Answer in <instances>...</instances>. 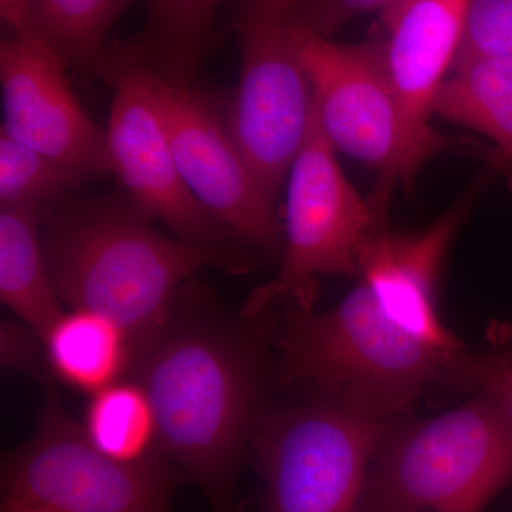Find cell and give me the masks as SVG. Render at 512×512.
Returning a JSON list of instances; mask_svg holds the SVG:
<instances>
[{"mask_svg": "<svg viewBox=\"0 0 512 512\" xmlns=\"http://www.w3.org/2000/svg\"><path fill=\"white\" fill-rule=\"evenodd\" d=\"M434 113L490 138L497 147L495 161L512 167V62L457 60Z\"/></svg>", "mask_w": 512, "mask_h": 512, "instance_id": "17", "label": "cell"}, {"mask_svg": "<svg viewBox=\"0 0 512 512\" xmlns=\"http://www.w3.org/2000/svg\"><path fill=\"white\" fill-rule=\"evenodd\" d=\"M493 346L512 350V323H497L488 332Z\"/></svg>", "mask_w": 512, "mask_h": 512, "instance_id": "26", "label": "cell"}, {"mask_svg": "<svg viewBox=\"0 0 512 512\" xmlns=\"http://www.w3.org/2000/svg\"><path fill=\"white\" fill-rule=\"evenodd\" d=\"M87 178L0 130V208H23L45 217L50 204ZM43 220V218H42Z\"/></svg>", "mask_w": 512, "mask_h": 512, "instance_id": "20", "label": "cell"}, {"mask_svg": "<svg viewBox=\"0 0 512 512\" xmlns=\"http://www.w3.org/2000/svg\"><path fill=\"white\" fill-rule=\"evenodd\" d=\"M97 73L114 90L104 133L111 171L127 197L177 238L235 248L234 235L212 218L185 185L144 67L121 45H113L107 47Z\"/></svg>", "mask_w": 512, "mask_h": 512, "instance_id": "9", "label": "cell"}, {"mask_svg": "<svg viewBox=\"0 0 512 512\" xmlns=\"http://www.w3.org/2000/svg\"><path fill=\"white\" fill-rule=\"evenodd\" d=\"M467 5L468 0H399L380 12L382 29L376 39L403 120L404 187L414 183L431 157L454 146L430 120L437 94L456 63Z\"/></svg>", "mask_w": 512, "mask_h": 512, "instance_id": "12", "label": "cell"}, {"mask_svg": "<svg viewBox=\"0 0 512 512\" xmlns=\"http://www.w3.org/2000/svg\"><path fill=\"white\" fill-rule=\"evenodd\" d=\"M131 370L156 412L161 454L200 487L211 512H234L239 467L264 417L255 330L181 312L177 302Z\"/></svg>", "mask_w": 512, "mask_h": 512, "instance_id": "2", "label": "cell"}, {"mask_svg": "<svg viewBox=\"0 0 512 512\" xmlns=\"http://www.w3.org/2000/svg\"><path fill=\"white\" fill-rule=\"evenodd\" d=\"M512 481V421L476 393L456 409L390 423L355 512H481Z\"/></svg>", "mask_w": 512, "mask_h": 512, "instance_id": "4", "label": "cell"}, {"mask_svg": "<svg viewBox=\"0 0 512 512\" xmlns=\"http://www.w3.org/2000/svg\"><path fill=\"white\" fill-rule=\"evenodd\" d=\"M42 247L57 298L107 316L134 352L163 328L183 285L204 268L239 272L237 248L171 238L130 198L107 197L47 211Z\"/></svg>", "mask_w": 512, "mask_h": 512, "instance_id": "3", "label": "cell"}, {"mask_svg": "<svg viewBox=\"0 0 512 512\" xmlns=\"http://www.w3.org/2000/svg\"><path fill=\"white\" fill-rule=\"evenodd\" d=\"M69 63L42 37L0 43V130L86 177L111 171L106 133L84 111L67 77Z\"/></svg>", "mask_w": 512, "mask_h": 512, "instance_id": "13", "label": "cell"}, {"mask_svg": "<svg viewBox=\"0 0 512 512\" xmlns=\"http://www.w3.org/2000/svg\"><path fill=\"white\" fill-rule=\"evenodd\" d=\"M390 423L320 393L265 414L252 441L264 512H355Z\"/></svg>", "mask_w": 512, "mask_h": 512, "instance_id": "6", "label": "cell"}, {"mask_svg": "<svg viewBox=\"0 0 512 512\" xmlns=\"http://www.w3.org/2000/svg\"><path fill=\"white\" fill-rule=\"evenodd\" d=\"M291 30L320 127L335 150L382 173L370 202L383 214L390 188L402 174L404 130L379 42L376 37L359 45L332 42L306 29L292 13Z\"/></svg>", "mask_w": 512, "mask_h": 512, "instance_id": "10", "label": "cell"}, {"mask_svg": "<svg viewBox=\"0 0 512 512\" xmlns=\"http://www.w3.org/2000/svg\"><path fill=\"white\" fill-rule=\"evenodd\" d=\"M241 66L225 123L266 194L276 202L313 110L285 0H232Z\"/></svg>", "mask_w": 512, "mask_h": 512, "instance_id": "7", "label": "cell"}, {"mask_svg": "<svg viewBox=\"0 0 512 512\" xmlns=\"http://www.w3.org/2000/svg\"><path fill=\"white\" fill-rule=\"evenodd\" d=\"M42 218L23 208L0 211V299L43 342L63 311L43 252Z\"/></svg>", "mask_w": 512, "mask_h": 512, "instance_id": "16", "label": "cell"}, {"mask_svg": "<svg viewBox=\"0 0 512 512\" xmlns=\"http://www.w3.org/2000/svg\"><path fill=\"white\" fill-rule=\"evenodd\" d=\"M399 0H298L293 18L316 35L330 37L356 16L383 12Z\"/></svg>", "mask_w": 512, "mask_h": 512, "instance_id": "23", "label": "cell"}, {"mask_svg": "<svg viewBox=\"0 0 512 512\" xmlns=\"http://www.w3.org/2000/svg\"><path fill=\"white\" fill-rule=\"evenodd\" d=\"M183 477L163 454L126 464L101 453L49 389L35 434L3 458L0 512H170Z\"/></svg>", "mask_w": 512, "mask_h": 512, "instance_id": "5", "label": "cell"}, {"mask_svg": "<svg viewBox=\"0 0 512 512\" xmlns=\"http://www.w3.org/2000/svg\"><path fill=\"white\" fill-rule=\"evenodd\" d=\"M286 2V5L289 6V8H292L293 5H295L296 2H298V0H285Z\"/></svg>", "mask_w": 512, "mask_h": 512, "instance_id": "27", "label": "cell"}, {"mask_svg": "<svg viewBox=\"0 0 512 512\" xmlns=\"http://www.w3.org/2000/svg\"><path fill=\"white\" fill-rule=\"evenodd\" d=\"M335 151L313 100L308 134L288 175L281 272L256 291L247 311L264 312L275 302L313 309L320 276L359 274L360 251L383 217L357 194Z\"/></svg>", "mask_w": 512, "mask_h": 512, "instance_id": "8", "label": "cell"}, {"mask_svg": "<svg viewBox=\"0 0 512 512\" xmlns=\"http://www.w3.org/2000/svg\"><path fill=\"white\" fill-rule=\"evenodd\" d=\"M467 208L458 202L416 234L377 229L360 251V285L338 305L291 306L278 339L279 379L387 421L430 387H458L470 352L441 319L437 282Z\"/></svg>", "mask_w": 512, "mask_h": 512, "instance_id": "1", "label": "cell"}, {"mask_svg": "<svg viewBox=\"0 0 512 512\" xmlns=\"http://www.w3.org/2000/svg\"><path fill=\"white\" fill-rule=\"evenodd\" d=\"M146 26L124 50L165 82L192 87L215 35L221 0H144Z\"/></svg>", "mask_w": 512, "mask_h": 512, "instance_id": "14", "label": "cell"}, {"mask_svg": "<svg viewBox=\"0 0 512 512\" xmlns=\"http://www.w3.org/2000/svg\"><path fill=\"white\" fill-rule=\"evenodd\" d=\"M42 339L25 325L15 320H2L0 325V359L5 367L32 370L39 356Z\"/></svg>", "mask_w": 512, "mask_h": 512, "instance_id": "24", "label": "cell"}, {"mask_svg": "<svg viewBox=\"0 0 512 512\" xmlns=\"http://www.w3.org/2000/svg\"><path fill=\"white\" fill-rule=\"evenodd\" d=\"M512 62V0H468L457 60Z\"/></svg>", "mask_w": 512, "mask_h": 512, "instance_id": "21", "label": "cell"}, {"mask_svg": "<svg viewBox=\"0 0 512 512\" xmlns=\"http://www.w3.org/2000/svg\"><path fill=\"white\" fill-rule=\"evenodd\" d=\"M82 426L97 450L120 463H144L161 454L156 412L136 380L92 394Z\"/></svg>", "mask_w": 512, "mask_h": 512, "instance_id": "19", "label": "cell"}, {"mask_svg": "<svg viewBox=\"0 0 512 512\" xmlns=\"http://www.w3.org/2000/svg\"><path fill=\"white\" fill-rule=\"evenodd\" d=\"M134 0H29L32 35L83 73H97L107 37Z\"/></svg>", "mask_w": 512, "mask_h": 512, "instance_id": "18", "label": "cell"}, {"mask_svg": "<svg viewBox=\"0 0 512 512\" xmlns=\"http://www.w3.org/2000/svg\"><path fill=\"white\" fill-rule=\"evenodd\" d=\"M144 70L188 190L238 242L281 258L284 228L275 201L239 150L225 117L192 87L175 86Z\"/></svg>", "mask_w": 512, "mask_h": 512, "instance_id": "11", "label": "cell"}, {"mask_svg": "<svg viewBox=\"0 0 512 512\" xmlns=\"http://www.w3.org/2000/svg\"><path fill=\"white\" fill-rule=\"evenodd\" d=\"M0 16L13 35H32L29 26V0H0Z\"/></svg>", "mask_w": 512, "mask_h": 512, "instance_id": "25", "label": "cell"}, {"mask_svg": "<svg viewBox=\"0 0 512 512\" xmlns=\"http://www.w3.org/2000/svg\"><path fill=\"white\" fill-rule=\"evenodd\" d=\"M458 387L490 397L512 421V350L493 346L487 352H470Z\"/></svg>", "mask_w": 512, "mask_h": 512, "instance_id": "22", "label": "cell"}, {"mask_svg": "<svg viewBox=\"0 0 512 512\" xmlns=\"http://www.w3.org/2000/svg\"><path fill=\"white\" fill-rule=\"evenodd\" d=\"M43 349L56 376L90 394L120 382L133 362L124 329L107 316L82 309L60 315L47 332Z\"/></svg>", "mask_w": 512, "mask_h": 512, "instance_id": "15", "label": "cell"}]
</instances>
